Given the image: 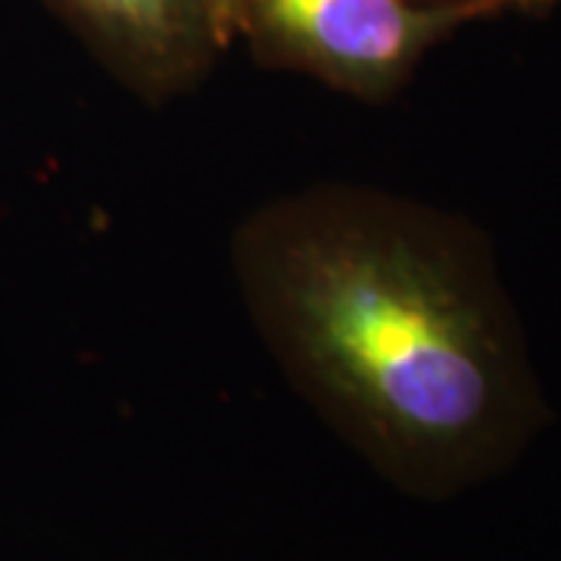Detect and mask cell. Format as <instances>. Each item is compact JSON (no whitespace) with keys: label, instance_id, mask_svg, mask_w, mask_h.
Wrapping results in <instances>:
<instances>
[{"label":"cell","instance_id":"6da1fadb","mask_svg":"<svg viewBox=\"0 0 561 561\" xmlns=\"http://www.w3.org/2000/svg\"><path fill=\"white\" fill-rule=\"evenodd\" d=\"M231 265L290 383L409 493L496 474L546 419L490 243L459 216L316 184L256 206Z\"/></svg>","mask_w":561,"mask_h":561},{"label":"cell","instance_id":"7a4b0ae2","mask_svg":"<svg viewBox=\"0 0 561 561\" xmlns=\"http://www.w3.org/2000/svg\"><path fill=\"white\" fill-rule=\"evenodd\" d=\"M540 3L549 0H238V25L265 66L383 103L400 94L424 54L459 25Z\"/></svg>","mask_w":561,"mask_h":561},{"label":"cell","instance_id":"3957f363","mask_svg":"<svg viewBox=\"0 0 561 561\" xmlns=\"http://www.w3.org/2000/svg\"><path fill=\"white\" fill-rule=\"evenodd\" d=\"M81 44L144 103L197 88L231 41L238 0H50Z\"/></svg>","mask_w":561,"mask_h":561},{"label":"cell","instance_id":"277c9868","mask_svg":"<svg viewBox=\"0 0 561 561\" xmlns=\"http://www.w3.org/2000/svg\"><path fill=\"white\" fill-rule=\"evenodd\" d=\"M415 3H465V0H415Z\"/></svg>","mask_w":561,"mask_h":561}]
</instances>
